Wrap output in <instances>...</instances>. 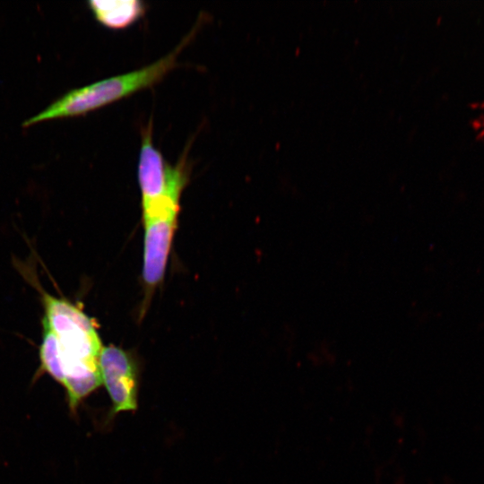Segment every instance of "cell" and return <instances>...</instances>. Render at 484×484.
Returning a JSON list of instances; mask_svg holds the SVG:
<instances>
[{"mask_svg":"<svg viewBox=\"0 0 484 484\" xmlns=\"http://www.w3.org/2000/svg\"><path fill=\"white\" fill-rule=\"evenodd\" d=\"M39 290L44 309L39 368L63 385L74 411L101 385L99 363L103 346L93 320L79 307Z\"/></svg>","mask_w":484,"mask_h":484,"instance_id":"6da1fadb","label":"cell"},{"mask_svg":"<svg viewBox=\"0 0 484 484\" xmlns=\"http://www.w3.org/2000/svg\"><path fill=\"white\" fill-rule=\"evenodd\" d=\"M194 35L193 30L173 51L144 67L67 92L43 111L25 120L22 126L48 119L82 116L151 87L177 65L179 53Z\"/></svg>","mask_w":484,"mask_h":484,"instance_id":"7a4b0ae2","label":"cell"},{"mask_svg":"<svg viewBox=\"0 0 484 484\" xmlns=\"http://www.w3.org/2000/svg\"><path fill=\"white\" fill-rule=\"evenodd\" d=\"M99 374L112 402V413L137 409L136 366L121 348L103 347L99 356Z\"/></svg>","mask_w":484,"mask_h":484,"instance_id":"3957f363","label":"cell"},{"mask_svg":"<svg viewBox=\"0 0 484 484\" xmlns=\"http://www.w3.org/2000/svg\"><path fill=\"white\" fill-rule=\"evenodd\" d=\"M177 212H164L143 217V278L147 288L153 289L163 279L174 232Z\"/></svg>","mask_w":484,"mask_h":484,"instance_id":"277c9868","label":"cell"},{"mask_svg":"<svg viewBox=\"0 0 484 484\" xmlns=\"http://www.w3.org/2000/svg\"><path fill=\"white\" fill-rule=\"evenodd\" d=\"M88 4L95 19L113 30L127 28L145 13L144 4L139 0H91Z\"/></svg>","mask_w":484,"mask_h":484,"instance_id":"5b68a950","label":"cell"}]
</instances>
